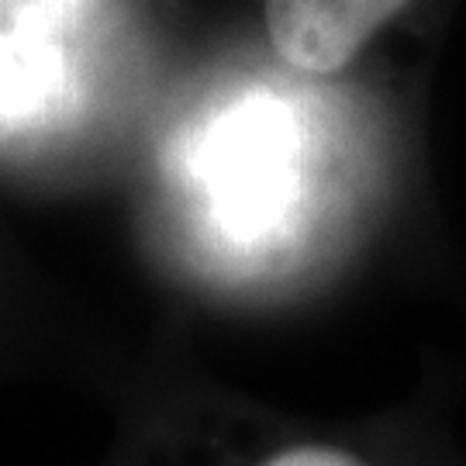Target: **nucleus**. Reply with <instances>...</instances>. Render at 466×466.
I'll use <instances>...</instances> for the list:
<instances>
[{"mask_svg":"<svg viewBox=\"0 0 466 466\" xmlns=\"http://www.w3.org/2000/svg\"><path fill=\"white\" fill-rule=\"evenodd\" d=\"M411 0H267V32L287 66L335 73Z\"/></svg>","mask_w":466,"mask_h":466,"instance_id":"obj_1","label":"nucleus"}]
</instances>
